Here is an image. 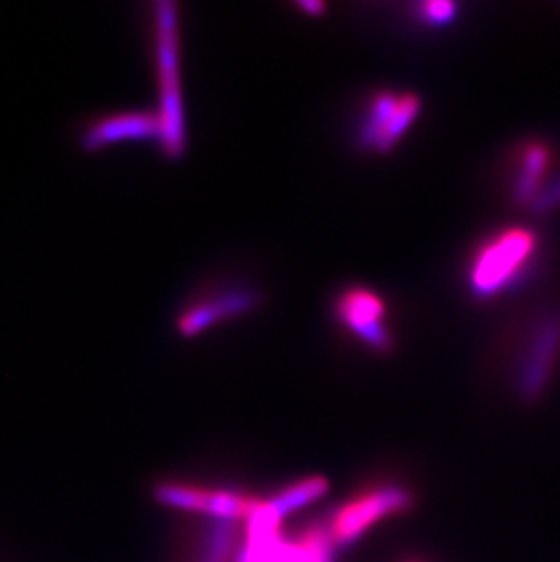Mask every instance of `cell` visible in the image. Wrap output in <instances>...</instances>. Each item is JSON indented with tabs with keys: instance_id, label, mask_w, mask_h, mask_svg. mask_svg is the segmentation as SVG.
<instances>
[{
	"instance_id": "6da1fadb",
	"label": "cell",
	"mask_w": 560,
	"mask_h": 562,
	"mask_svg": "<svg viewBox=\"0 0 560 562\" xmlns=\"http://www.w3.org/2000/svg\"><path fill=\"white\" fill-rule=\"evenodd\" d=\"M149 44L154 57L157 108L160 121V154L179 160L188 149L184 95H182V32L179 5L173 0L149 4Z\"/></svg>"
},
{
	"instance_id": "4fadbf2b",
	"label": "cell",
	"mask_w": 560,
	"mask_h": 562,
	"mask_svg": "<svg viewBox=\"0 0 560 562\" xmlns=\"http://www.w3.org/2000/svg\"><path fill=\"white\" fill-rule=\"evenodd\" d=\"M560 210V176H553L545 190L540 191L539 196L535 199L534 204L529 206L528 212L534 213L537 217H545L550 213Z\"/></svg>"
},
{
	"instance_id": "7a4b0ae2",
	"label": "cell",
	"mask_w": 560,
	"mask_h": 562,
	"mask_svg": "<svg viewBox=\"0 0 560 562\" xmlns=\"http://www.w3.org/2000/svg\"><path fill=\"white\" fill-rule=\"evenodd\" d=\"M540 237L528 226H507L482 240L468 265V288L477 301H492L520 286L539 260Z\"/></svg>"
},
{
	"instance_id": "30bf717a",
	"label": "cell",
	"mask_w": 560,
	"mask_h": 562,
	"mask_svg": "<svg viewBox=\"0 0 560 562\" xmlns=\"http://www.w3.org/2000/svg\"><path fill=\"white\" fill-rule=\"evenodd\" d=\"M326 488H328V484L323 479L299 481V483L290 484V486L280 490L279 494L273 495L265 504V509L273 519L280 520L284 515L306 506L313 499H317L318 495L324 494Z\"/></svg>"
},
{
	"instance_id": "277c9868",
	"label": "cell",
	"mask_w": 560,
	"mask_h": 562,
	"mask_svg": "<svg viewBox=\"0 0 560 562\" xmlns=\"http://www.w3.org/2000/svg\"><path fill=\"white\" fill-rule=\"evenodd\" d=\"M74 137L86 154H97L121 143H155L159 146V115L155 108L96 110L75 121Z\"/></svg>"
},
{
	"instance_id": "ba28073f",
	"label": "cell",
	"mask_w": 560,
	"mask_h": 562,
	"mask_svg": "<svg viewBox=\"0 0 560 562\" xmlns=\"http://www.w3.org/2000/svg\"><path fill=\"white\" fill-rule=\"evenodd\" d=\"M335 318L360 345L379 356L393 350L395 339L388 324L387 301L366 286H349L338 293L334 304Z\"/></svg>"
},
{
	"instance_id": "8992f818",
	"label": "cell",
	"mask_w": 560,
	"mask_h": 562,
	"mask_svg": "<svg viewBox=\"0 0 560 562\" xmlns=\"http://www.w3.org/2000/svg\"><path fill=\"white\" fill-rule=\"evenodd\" d=\"M423 101L412 91H379L366 104L357 126V146L377 155L392 154L412 130Z\"/></svg>"
},
{
	"instance_id": "52a82bcc",
	"label": "cell",
	"mask_w": 560,
	"mask_h": 562,
	"mask_svg": "<svg viewBox=\"0 0 560 562\" xmlns=\"http://www.w3.org/2000/svg\"><path fill=\"white\" fill-rule=\"evenodd\" d=\"M413 494L396 481H381L357 492L348 503L335 512L332 536L338 544H349L359 539L370 526L388 515L412 508Z\"/></svg>"
},
{
	"instance_id": "3957f363",
	"label": "cell",
	"mask_w": 560,
	"mask_h": 562,
	"mask_svg": "<svg viewBox=\"0 0 560 562\" xmlns=\"http://www.w3.org/2000/svg\"><path fill=\"white\" fill-rule=\"evenodd\" d=\"M560 364V308L534 318L513 370V387L526 404L539 403Z\"/></svg>"
},
{
	"instance_id": "5b68a950",
	"label": "cell",
	"mask_w": 560,
	"mask_h": 562,
	"mask_svg": "<svg viewBox=\"0 0 560 562\" xmlns=\"http://www.w3.org/2000/svg\"><path fill=\"white\" fill-rule=\"evenodd\" d=\"M260 303L262 297L254 288L202 286L190 293L175 312V331L182 339H195L219 324L248 315L259 308Z\"/></svg>"
},
{
	"instance_id": "7c38bea8",
	"label": "cell",
	"mask_w": 560,
	"mask_h": 562,
	"mask_svg": "<svg viewBox=\"0 0 560 562\" xmlns=\"http://www.w3.org/2000/svg\"><path fill=\"white\" fill-rule=\"evenodd\" d=\"M459 15V5L448 0H429L421 2L415 10V16L428 27H446Z\"/></svg>"
},
{
	"instance_id": "9c48e42d",
	"label": "cell",
	"mask_w": 560,
	"mask_h": 562,
	"mask_svg": "<svg viewBox=\"0 0 560 562\" xmlns=\"http://www.w3.org/2000/svg\"><path fill=\"white\" fill-rule=\"evenodd\" d=\"M553 149L545 140H528L517 149L513 168L512 201L517 207L534 204L540 191L553 179Z\"/></svg>"
},
{
	"instance_id": "8fae6325",
	"label": "cell",
	"mask_w": 560,
	"mask_h": 562,
	"mask_svg": "<svg viewBox=\"0 0 560 562\" xmlns=\"http://www.w3.org/2000/svg\"><path fill=\"white\" fill-rule=\"evenodd\" d=\"M237 525L235 520L206 519L201 530V544L197 548V562H227Z\"/></svg>"
},
{
	"instance_id": "5bb4252c",
	"label": "cell",
	"mask_w": 560,
	"mask_h": 562,
	"mask_svg": "<svg viewBox=\"0 0 560 562\" xmlns=\"http://www.w3.org/2000/svg\"><path fill=\"white\" fill-rule=\"evenodd\" d=\"M299 8H301L306 15L318 16L323 15L324 11H326V5L323 2H299Z\"/></svg>"
}]
</instances>
